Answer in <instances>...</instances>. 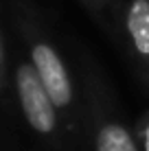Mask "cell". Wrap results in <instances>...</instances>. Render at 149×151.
Returning a JSON list of instances; mask_svg holds the SVG:
<instances>
[{
  "label": "cell",
  "instance_id": "6da1fadb",
  "mask_svg": "<svg viewBox=\"0 0 149 151\" xmlns=\"http://www.w3.org/2000/svg\"><path fill=\"white\" fill-rule=\"evenodd\" d=\"M15 86H18L20 107H22L27 123L42 136H50L57 127V107L44 83L40 81L37 70L29 64L18 66L15 70Z\"/></svg>",
  "mask_w": 149,
  "mask_h": 151
},
{
  "label": "cell",
  "instance_id": "7a4b0ae2",
  "mask_svg": "<svg viewBox=\"0 0 149 151\" xmlns=\"http://www.w3.org/2000/svg\"><path fill=\"white\" fill-rule=\"evenodd\" d=\"M31 61H33V68L37 70V77L44 83L46 92L53 99L55 107H68L73 103V83H70L66 66L55 53V48L44 42H35L31 46Z\"/></svg>",
  "mask_w": 149,
  "mask_h": 151
},
{
  "label": "cell",
  "instance_id": "3957f363",
  "mask_svg": "<svg viewBox=\"0 0 149 151\" xmlns=\"http://www.w3.org/2000/svg\"><path fill=\"white\" fill-rule=\"evenodd\" d=\"M125 27L138 59L149 64V0H132L127 7Z\"/></svg>",
  "mask_w": 149,
  "mask_h": 151
},
{
  "label": "cell",
  "instance_id": "277c9868",
  "mask_svg": "<svg viewBox=\"0 0 149 151\" xmlns=\"http://www.w3.org/2000/svg\"><path fill=\"white\" fill-rule=\"evenodd\" d=\"M96 151H138V147L125 125L107 121L96 132Z\"/></svg>",
  "mask_w": 149,
  "mask_h": 151
},
{
  "label": "cell",
  "instance_id": "5b68a950",
  "mask_svg": "<svg viewBox=\"0 0 149 151\" xmlns=\"http://www.w3.org/2000/svg\"><path fill=\"white\" fill-rule=\"evenodd\" d=\"M145 149L149 151V127H147V132H145Z\"/></svg>",
  "mask_w": 149,
  "mask_h": 151
},
{
  "label": "cell",
  "instance_id": "8992f818",
  "mask_svg": "<svg viewBox=\"0 0 149 151\" xmlns=\"http://www.w3.org/2000/svg\"><path fill=\"white\" fill-rule=\"evenodd\" d=\"M2 61H4L2 59V44H0V68H2Z\"/></svg>",
  "mask_w": 149,
  "mask_h": 151
}]
</instances>
